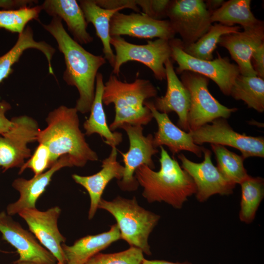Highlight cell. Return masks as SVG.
I'll use <instances>...</instances> for the list:
<instances>
[{
	"label": "cell",
	"instance_id": "6da1fadb",
	"mask_svg": "<svg viewBox=\"0 0 264 264\" xmlns=\"http://www.w3.org/2000/svg\"><path fill=\"white\" fill-rule=\"evenodd\" d=\"M62 20L53 17L48 24H42L44 29L55 39L59 50L63 54L66 69L63 79L69 86L75 87L79 97L75 109L83 114L89 112L95 91V82L99 69L106 60L86 50L66 32Z\"/></svg>",
	"mask_w": 264,
	"mask_h": 264
},
{
	"label": "cell",
	"instance_id": "7a4b0ae2",
	"mask_svg": "<svg viewBox=\"0 0 264 264\" xmlns=\"http://www.w3.org/2000/svg\"><path fill=\"white\" fill-rule=\"evenodd\" d=\"M45 121L47 126L40 130L36 141L47 147L53 164L64 155L69 156L73 167H83L88 161L98 160L80 129L75 107L61 106L49 112Z\"/></svg>",
	"mask_w": 264,
	"mask_h": 264
},
{
	"label": "cell",
	"instance_id": "3957f363",
	"mask_svg": "<svg viewBox=\"0 0 264 264\" xmlns=\"http://www.w3.org/2000/svg\"><path fill=\"white\" fill-rule=\"evenodd\" d=\"M159 147V170L156 172L142 165L136 170L134 176L143 188L142 196L149 203L164 202L180 209L188 198L196 194V185L178 161L163 146Z\"/></svg>",
	"mask_w": 264,
	"mask_h": 264
},
{
	"label": "cell",
	"instance_id": "277c9868",
	"mask_svg": "<svg viewBox=\"0 0 264 264\" xmlns=\"http://www.w3.org/2000/svg\"><path fill=\"white\" fill-rule=\"evenodd\" d=\"M157 90L147 79H136L133 82H123L114 74L104 84L103 104H113L115 116L109 128L112 132L124 124L146 125L153 118L150 110L144 105L148 99L156 97Z\"/></svg>",
	"mask_w": 264,
	"mask_h": 264
},
{
	"label": "cell",
	"instance_id": "5b68a950",
	"mask_svg": "<svg viewBox=\"0 0 264 264\" xmlns=\"http://www.w3.org/2000/svg\"><path fill=\"white\" fill-rule=\"evenodd\" d=\"M98 209L108 212L115 219L121 239L130 246L140 249L144 254L152 255L149 238L160 216L140 206L136 198L119 196L111 200L101 198Z\"/></svg>",
	"mask_w": 264,
	"mask_h": 264
},
{
	"label": "cell",
	"instance_id": "8992f818",
	"mask_svg": "<svg viewBox=\"0 0 264 264\" xmlns=\"http://www.w3.org/2000/svg\"><path fill=\"white\" fill-rule=\"evenodd\" d=\"M169 41L157 39L148 41L145 44H136L128 42L121 36L111 37L110 44L115 51L112 74L118 77L124 64L136 61L150 68L157 80L166 79L164 64L171 59L172 55Z\"/></svg>",
	"mask_w": 264,
	"mask_h": 264
},
{
	"label": "cell",
	"instance_id": "52a82bcc",
	"mask_svg": "<svg viewBox=\"0 0 264 264\" xmlns=\"http://www.w3.org/2000/svg\"><path fill=\"white\" fill-rule=\"evenodd\" d=\"M169 43L171 59L177 64L175 70L176 74L189 71L200 74L214 81L223 94L230 95L231 88L240 74L237 65L231 63L228 57H222L219 53L217 58L211 60L193 57L183 50L179 39L175 38L170 40Z\"/></svg>",
	"mask_w": 264,
	"mask_h": 264
},
{
	"label": "cell",
	"instance_id": "ba28073f",
	"mask_svg": "<svg viewBox=\"0 0 264 264\" xmlns=\"http://www.w3.org/2000/svg\"><path fill=\"white\" fill-rule=\"evenodd\" d=\"M180 74L181 81L190 96L188 117L189 131L196 130L219 118H228L238 110L237 108H230L222 105L211 94L207 77L189 71Z\"/></svg>",
	"mask_w": 264,
	"mask_h": 264
},
{
	"label": "cell",
	"instance_id": "9c48e42d",
	"mask_svg": "<svg viewBox=\"0 0 264 264\" xmlns=\"http://www.w3.org/2000/svg\"><path fill=\"white\" fill-rule=\"evenodd\" d=\"M167 17L176 34L180 36L184 46L196 42L212 23L211 12L202 0H170Z\"/></svg>",
	"mask_w": 264,
	"mask_h": 264
},
{
	"label": "cell",
	"instance_id": "30bf717a",
	"mask_svg": "<svg viewBox=\"0 0 264 264\" xmlns=\"http://www.w3.org/2000/svg\"><path fill=\"white\" fill-rule=\"evenodd\" d=\"M194 130L189 131L194 142L228 146L239 150L244 158L264 157V138L241 134L234 131L225 118H219Z\"/></svg>",
	"mask_w": 264,
	"mask_h": 264
},
{
	"label": "cell",
	"instance_id": "8fae6325",
	"mask_svg": "<svg viewBox=\"0 0 264 264\" xmlns=\"http://www.w3.org/2000/svg\"><path fill=\"white\" fill-rule=\"evenodd\" d=\"M11 120V129L0 135V167L3 172L20 168L25 159L31 156L28 144L36 141L40 130L37 122L27 115L15 116Z\"/></svg>",
	"mask_w": 264,
	"mask_h": 264
},
{
	"label": "cell",
	"instance_id": "7c38bea8",
	"mask_svg": "<svg viewBox=\"0 0 264 264\" xmlns=\"http://www.w3.org/2000/svg\"><path fill=\"white\" fill-rule=\"evenodd\" d=\"M120 128L127 133L130 146L127 152L124 153L119 151L123 157L124 170L123 177L117 181V184L123 191H134L139 186L134 176L136 170L142 165L154 169L152 157L158 150L154 145V136L151 134L147 136L144 135L142 126L124 124Z\"/></svg>",
	"mask_w": 264,
	"mask_h": 264
},
{
	"label": "cell",
	"instance_id": "4fadbf2b",
	"mask_svg": "<svg viewBox=\"0 0 264 264\" xmlns=\"http://www.w3.org/2000/svg\"><path fill=\"white\" fill-rule=\"evenodd\" d=\"M204 160L196 163L188 159L183 154L178 155L181 168L192 177L196 187L197 200L203 202L213 195L228 196L233 192L236 185L230 182L213 164L211 152L202 147Z\"/></svg>",
	"mask_w": 264,
	"mask_h": 264
},
{
	"label": "cell",
	"instance_id": "5bb4252c",
	"mask_svg": "<svg viewBox=\"0 0 264 264\" xmlns=\"http://www.w3.org/2000/svg\"><path fill=\"white\" fill-rule=\"evenodd\" d=\"M61 212L59 206H54L45 211H40L36 208L25 209L18 215L25 220L39 242L54 256L57 264H66L62 244L66 239L58 226Z\"/></svg>",
	"mask_w": 264,
	"mask_h": 264
},
{
	"label": "cell",
	"instance_id": "9a60e30c",
	"mask_svg": "<svg viewBox=\"0 0 264 264\" xmlns=\"http://www.w3.org/2000/svg\"><path fill=\"white\" fill-rule=\"evenodd\" d=\"M0 232L2 239L17 250V261H28L37 264H56L54 256L45 248L34 235L24 229L6 212H0Z\"/></svg>",
	"mask_w": 264,
	"mask_h": 264
},
{
	"label": "cell",
	"instance_id": "2e32d148",
	"mask_svg": "<svg viewBox=\"0 0 264 264\" xmlns=\"http://www.w3.org/2000/svg\"><path fill=\"white\" fill-rule=\"evenodd\" d=\"M176 33L169 20H157L141 13L125 14L117 12L110 22L111 37L128 35L140 39L158 38L167 40L175 38Z\"/></svg>",
	"mask_w": 264,
	"mask_h": 264
},
{
	"label": "cell",
	"instance_id": "e0dca14e",
	"mask_svg": "<svg viewBox=\"0 0 264 264\" xmlns=\"http://www.w3.org/2000/svg\"><path fill=\"white\" fill-rule=\"evenodd\" d=\"M264 23L260 21L255 25L222 36L219 44L226 48L238 66L240 74L255 76L257 74L251 62V56L255 49L264 43Z\"/></svg>",
	"mask_w": 264,
	"mask_h": 264
},
{
	"label": "cell",
	"instance_id": "ac0fdd59",
	"mask_svg": "<svg viewBox=\"0 0 264 264\" xmlns=\"http://www.w3.org/2000/svg\"><path fill=\"white\" fill-rule=\"evenodd\" d=\"M72 167L73 165L69 156L64 155L49 169L39 175L29 179H15L12 185L19 192L20 197L16 201L7 206L6 212L12 216L24 209L36 208L37 201L49 184L54 174L63 168Z\"/></svg>",
	"mask_w": 264,
	"mask_h": 264
},
{
	"label": "cell",
	"instance_id": "d6986e66",
	"mask_svg": "<svg viewBox=\"0 0 264 264\" xmlns=\"http://www.w3.org/2000/svg\"><path fill=\"white\" fill-rule=\"evenodd\" d=\"M167 90L164 96L156 97L154 105L158 111L168 113L176 112L178 119L177 125L185 132H189L188 117L190 107V96L188 90L176 73L172 60L165 63Z\"/></svg>",
	"mask_w": 264,
	"mask_h": 264
},
{
	"label": "cell",
	"instance_id": "ffe728a7",
	"mask_svg": "<svg viewBox=\"0 0 264 264\" xmlns=\"http://www.w3.org/2000/svg\"><path fill=\"white\" fill-rule=\"evenodd\" d=\"M117 150L116 147L111 148L108 157L102 162L101 169L95 174L83 176L73 174L72 177L74 181L83 186L88 192L90 198V207L88 219L91 220L95 216L102 194L109 183L113 179L117 181L123 177L124 167L117 160Z\"/></svg>",
	"mask_w": 264,
	"mask_h": 264
},
{
	"label": "cell",
	"instance_id": "44dd1931",
	"mask_svg": "<svg viewBox=\"0 0 264 264\" xmlns=\"http://www.w3.org/2000/svg\"><path fill=\"white\" fill-rule=\"evenodd\" d=\"M144 105L152 112L153 118L156 121L158 130L153 138L155 148L165 145L173 154L181 151L190 152L201 157L202 147L196 144L190 135L176 126L166 113H161L155 108L153 102L146 101Z\"/></svg>",
	"mask_w": 264,
	"mask_h": 264
},
{
	"label": "cell",
	"instance_id": "7402d4cb",
	"mask_svg": "<svg viewBox=\"0 0 264 264\" xmlns=\"http://www.w3.org/2000/svg\"><path fill=\"white\" fill-rule=\"evenodd\" d=\"M42 10L66 22L73 39L80 44H88L93 40L87 31L88 23L84 13L75 0H45L41 5Z\"/></svg>",
	"mask_w": 264,
	"mask_h": 264
},
{
	"label": "cell",
	"instance_id": "603a6c76",
	"mask_svg": "<svg viewBox=\"0 0 264 264\" xmlns=\"http://www.w3.org/2000/svg\"><path fill=\"white\" fill-rule=\"evenodd\" d=\"M120 239V231L115 223L107 231L81 238L71 245L63 243L62 247L67 264H85L92 256Z\"/></svg>",
	"mask_w": 264,
	"mask_h": 264
},
{
	"label": "cell",
	"instance_id": "cb8c5ba5",
	"mask_svg": "<svg viewBox=\"0 0 264 264\" xmlns=\"http://www.w3.org/2000/svg\"><path fill=\"white\" fill-rule=\"evenodd\" d=\"M30 48L37 49L44 54L48 63L49 73L54 75L51 61L55 52V48L44 41H36L32 28L27 26L23 31L19 34L13 46L0 56V83L12 73V66L19 61L24 51Z\"/></svg>",
	"mask_w": 264,
	"mask_h": 264
},
{
	"label": "cell",
	"instance_id": "d4e9b609",
	"mask_svg": "<svg viewBox=\"0 0 264 264\" xmlns=\"http://www.w3.org/2000/svg\"><path fill=\"white\" fill-rule=\"evenodd\" d=\"M104 88L103 75L98 72L95 82V95L89 111L90 115L83 124L85 134L90 136L97 133L105 139V143L111 148L116 147L122 141V134L117 132H112L107 124L102 102Z\"/></svg>",
	"mask_w": 264,
	"mask_h": 264
},
{
	"label": "cell",
	"instance_id": "484cf974",
	"mask_svg": "<svg viewBox=\"0 0 264 264\" xmlns=\"http://www.w3.org/2000/svg\"><path fill=\"white\" fill-rule=\"evenodd\" d=\"M79 1L87 23H91L93 25L96 35L102 42L104 58L113 67L115 54L110 43V22L114 14L123 8L105 9L97 5L94 0H81Z\"/></svg>",
	"mask_w": 264,
	"mask_h": 264
},
{
	"label": "cell",
	"instance_id": "4316f807",
	"mask_svg": "<svg viewBox=\"0 0 264 264\" xmlns=\"http://www.w3.org/2000/svg\"><path fill=\"white\" fill-rule=\"evenodd\" d=\"M250 0H230L225 1L218 9L211 12L212 22H219L223 25L240 24L243 29L252 27L260 20L251 10Z\"/></svg>",
	"mask_w": 264,
	"mask_h": 264
},
{
	"label": "cell",
	"instance_id": "83f0119b",
	"mask_svg": "<svg viewBox=\"0 0 264 264\" xmlns=\"http://www.w3.org/2000/svg\"><path fill=\"white\" fill-rule=\"evenodd\" d=\"M230 95L237 100L243 101L249 108L259 112L264 111V79L257 76L240 74L236 79Z\"/></svg>",
	"mask_w": 264,
	"mask_h": 264
},
{
	"label": "cell",
	"instance_id": "f1b7e54d",
	"mask_svg": "<svg viewBox=\"0 0 264 264\" xmlns=\"http://www.w3.org/2000/svg\"><path fill=\"white\" fill-rule=\"evenodd\" d=\"M241 186L240 220L246 224L254 220L256 212L264 197V180L261 177L248 176L240 184Z\"/></svg>",
	"mask_w": 264,
	"mask_h": 264
},
{
	"label": "cell",
	"instance_id": "f546056e",
	"mask_svg": "<svg viewBox=\"0 0 264 264\" xmlns=\"http://www.w3.org/2000/svg\"><path fill=\"white\" fill-rule=\"evenodd\" d=\"M240 29V26L237 25L230 26L216 23L195 43L185 46L182 44L183 50L196 58L213 60V52L219 44L220 37L225 34L239 31Z\"/></svg>",
	"mask_w": 264,
	"mask_h": 264
},
{
	"label": "cell",
	"instance_id": "4dcf8cb0",
	"mask_svg": "<svg viewBox=\"0 0 264 264\" xmlns=\"http://www.w3.org/2000/svg\"><path fill=\"white\" fill-rule=\"evenodd\" d=\"M217 162V168L230 182L240 184L249 175L243 165L245 159L241 155L230 151L224 146L211 144Z\"/></svg>",
	"mask_w": 264,
	"mask_h": 264
},
{
	"label": "cell",
	"instance_id": "1f68e13d",
	"mask_svg": "<svg viewBox=\"0 0 264 264\" xmlns=\"http://www.w3.org/2000/svg\"><path fill=\"white\" fill-rule=\"evenodd\" d=\"M42 10L41 5L1 10L0 28L20 34L23 31L28 22L38 19Z\"/></svg>",
	"mask_w": 264,
	"mask_h": 264
},
{
	"label": "cell",
	"instance_id": "d6a6232c",
	"mask_svg": "<svg viewBox=\"0 0 264 264\" xmlns=\"http://www.w3.org/2000/svg\"><path fill=\"white\" fill-rule=\"evenodd\" d=\"M144 253L139 248L130 246L122 251L104 254L98 253L85 264H141Z\"/></svg>",
	"mask_w": 264,
	"mask_h": 264
},
{
	"label": "cell",
	"instance_id": "836d02e7",
	"mask_svg": "<svg viewBox=\"0 0 264 264\" xmlns=\"http://www.w3.org/2000/svg\"><path fill=\"white\" fill-rule=\"evenodd\" d=\"M53 165L47 147L39 144L33 154L20 167L19 174H21L26 169H30L34 176H38L47 171Z\"/></svg>",
	"mask_w": 264,
	"mask_h": 264
},
{
	"label": "cell",
	"instance_id": "e575fe53",
	"mask_svg": "<svg viewBox=\"0 0 264 264\" xmlns=\"http://www.w3.org/2000/svg\"><path fill=\"white\" fill-rule=\"evenodd\" d=\"M142 13L157 20H163L167 17V10L169 0H135Z\"/></svg>",
	"mask_w": 264,
	"mask_h": 264
},
{
	"label": "cell",
	"instance_id": "d590c367",
	"mask_svg": "<svg viewBox=\"0 0 264 264\" xmlns=\"http://www.w3.org/2000/svg\"><path fill=\"white\" fill-rule=\"evenodd\" d=\"M94 1L97 5L105 9L129 8L136 12H140V8L136 4L135 0H94Z\"/></svg>",
	"mask_w": 264,
	"mask_h": 264
},
{
	"label": "cell",
	"instance_id": "8d00e7d4",
	"mask_svg": "<svg viewBox=\"0 0 264 264\" xmlns=\"http://www.w3.org/2000/svg\"><path fill=\"white\" fill-rule=\"evenodd\" d=\"M251 62L257 76L264 78V43L258 46L252 53Z\"/></svg>",
	"mask_w": 264,
	"mask_h": 264
},
{
	"label": "cell",
	"instance_id": "74e56055",
	"mask_svg": "<svg viewBox=\"0 0 264 264\" xmlns=\"http://www.w3.org/2000/svg\"><path fill=\"white\" fill-rule=\"evenodd\" d=\"M11 109V106L5 100L0 101V135L9 131L12 126V122L6 116V113Z\"/></svg>",
	"mask_w": 264,
	"mask_h": 264
},
{
	"label": "cell",
	"instance_id": "f35d334b",
	"mask_svg": "<svg viewBox=\"0 0 264 264\" xmlns=\"http://www.w3.org/2000/svg\"><path fill=\"white\" fill-rule=\"evenodd\" d=\"M30 0H0V8L3 9H17L24 6H29L34 3Z\"/></svg>",
	"mask_w": 264,
	"mask_h": 264
},
{
	"label": "cell",
	"instance_id": "ab89813d",
	"mask_svg": "<svg viewBox=\"0 0 264 264\" xmlns=\"http://www.w3.org/2000/svg\"><path fill=\"white\" fill-rule=\"evenodd\" d=\"M224 2L223 0H208L204 3L207 10L212 12L221 6Z\"/></svg>",
	"mask_w": 264,
	"mask_h": 264
},
{
	"label": "cell",
	"instance_id": "60d3db41",
	"mask_svg": "<svg viewBox=\"0 0 264 264\" xmlns=\"http://www.w3.org/2000/svg\"><path fill=\"white\" fill-rule=\"evenodd\" d=\"M141 264H192L191 263L185 262H172L165 260H147L144 259Z\"/></svg>",
	"mask_w": 264,
	"mask_h": 264
},
{
	"label": "cell",
	"instance_id": "b9f144b4",
	"mask_svg": "<svg viewBox=\"0 0 264 264\" xmlns=\"http://www.w3.org/2000/svg\"><path fill=\"white\" fill-rule=\"evenodd\" d=\"M16 264H37L35 263L28 261H21L18 262L16 261L15 263Z\"/></svg>",
	"mask_w": 264,
	"mask_h": 264
},
{
	"label": "cell",
	"instance_id": "7bdbcfd3",
	"mask_svg": "<svg viewBox=\"0 0 264 264\" xmlns=\"http://www.w3.org/2000/svg\"></svg>",
	"mask_w": 264,
	"mask_h": 264
}]
</instances>
